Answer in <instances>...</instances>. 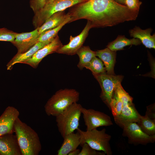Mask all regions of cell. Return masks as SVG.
<instances>
[{
  "instance_id": "6da1fadb",
  "label": "cell",
  "mask_w": 155,
  "mask_h": 155,
  "mask_svg": "<svg viewBox=\"0 0 155 155\" xmlns=\"http://www.w3.org/2000/svg\"><path fill=\"white\" fill-rule=\"evenodd\" d=\"M71 7L67 13L71 18L70 22L85 19L92 28L112 26L135 20L139 11L130 9L114 0H88Z\"/></svg>"
},
{
  "instance_id": "7a4b0ae2",
  "label": "cell",
  "mask_w": 155,
  "mask_h": 155,
  "mask_svg": "<svg viewBox=\"0 0 155 155\" xmlns=\"http://www.w3.org/2000/svg\"><path fill=\"white\" fill-rule=\"evenodd\" d=\"M14 131L22 155H38L42 146L37 133L19 117L14 124Z\"/></svg>"
},
{
  "instance_id": "3957f363",
  "label": "cell",
  "mask_w": 155,
  "mask_h": 155,
  "mask_svg": "<svg viewBox=\"0 0 155 155\" xmlns=\"http://www.w3.org/2000/svg\"><path fill=\"white\" fill-rule=\"evenodd\" d=\"M79 93L73 89H61L57 91L47 101L44 111L49 116L56 117L79 99Z\"/></svg>"
},
{
  "instance_id": "277c9868",
  "label": "cell",
  "mask_w": 155,
  "mask_h": 155,
  "mask_svg": "<svg viewBox=\"0 0 155 155\" xmlns=\"http://www.w3.org/2000/svg\"><path fill=\"white\" fill-rule=\"evenodd\" d=\"M82 107L75 103L56 117L57 125L63 138L78 128Z\"/></svg>"
},
{
  "instance_id": "5b68a950",
  "label": "cell",
  "mask_w": 155,
  "mask_h": 155,
  "mask_svg": "<svg viewBox=\"0 0 155 155\" xmlns=\"http://www.w3.org/2000/svg\"><path fill=\"white\" fill-rule=\"evenodd\" d=\"M76 130L81 136V146L86 143L93 149L103 152L105 154H112L109 143L111 136L106 133L105 129L100 130L96 129L84 131L78 128Z\"/></svg>"
},
{
  "instance_id": "8992f818",
  "label": "cell",
  "mask_w": 155,
  "mask_h": 155,
  "mask_svg": "<svg viewBox=\"0 0 155 155\" xmlns=\"http://www.w3.org/2000/svg\"><path fill=\"white\" fill-rule=\"evenodd\" d=\"M88 0H54L46 3L38 12L34 13L32 24L36 28L41 26L51 16L55 13L64 11L79 3Z\"/></svg>"
},
{
  "instance_id": "52a82bcc",
  "label": "cell",
  "mask_w": 155,
  "mask_h": 155,
  "mask_svg": "<svg viewBox=\"0 0 155 155\" xmlns=\"http://www.w3.org/2000/svg\"><path fill=\"white\" fill-rule=\"evenodd\" d=\"M114 93L121 100L123 104L120 115L114 119L116 123L125 121L137 123L141 115L133 103V98L123 89L121 83L117 85Z\"/></svg>"
},
{
  "instance_id": "ba28073f",
  "label": "cell",
  "mask_w": 155,
  "mask_h": 155,
  "mask_svg": "<svg viewBox=\"0 0 155 155\" xmlns=\"http://www.w3.org/2000/svg\"><path fill=\"white\" fill-rule=\"evenodd\" d=\"M117 125L123 129V136L127 137L128 143L130 144L146 145L155 141V135H150L146 134L136 122H123Z\"/></svg>"
},
{
  "instance_id": "9c48e42d",
  "label": "cell",
  "mask_w": 155,
  "mask_h": 155,
  "mask_svg": "<svg viewBox=\"0 0 155 155\" xmlns=\"http://www.w3.org/2000/svg\"><path fill=\"white\" fill-rule=\"evenodd\" d=\"M93 75L99 83L101 88L100 97L110 109L115 87L118 84L121 83L123 76L109 75L106 73Z\"/></svg>"
},
{
  "instance_id": "30bf717a",
  "label": "cell",
  "mask_w": 155,
  "mask_h": 155,
  "mask_svg": "<svg viewBox=\"0 0 155 155\" xmlns=\"http://www.w3.org/2000/svg\"><path fill=\"white\" fill-rule=\"evenodd\" d=\"M82 114L86 130H91L102 126L113 125L110 117L104 113L92 109H86L82 107Z\"/></svg>"
},
{
  "instance_id": "8fae6325",
  "label": "cell",
  "mask_w": 155,
  "mask_h": 155,
  "mask_svg": "<svg viewBox=\"0 0 155 155\" xmlns=\"http://www.w3.org/2000/svg\"><path fill=\"white\" fill-rule=\"evenodd\" d=\"M92 28L90 22H88L85 28L78 35L75 37L71 36L69 43L61 46L56 53L68 55H73L76 54L78 51L82 46L90 29Z\"/></svg>"
},
{
  "instance_id": "7c38bea8",
  "label": "cell",
  "mask_w": 155,
  "mask_h": 155,
  "mask_svg": "<svg viewBox=\"0 0 155 155\" xmlns=\"http://www.w3.org/2000/svg\"><path fill=\"white\" fill-rule=\"evenodd\" d=\"M63 44L57 35L49 43L38 50L29 59L22 63L28 64L36 68L41 60L48 55L56 53Z\"/></svg>"
},
{
  "instance_id": "4fadbf2b",
  "label": "cell",
  "mask_w": 155,
  "mask_h": 155,
  "mask_svg": "<svg viewBox=\"0 0 155 155\" xmlns=\"http://www.w3.org/2000/svg\"><path fill=\"white\" fill-rule=\"evenodd\" d=\"M39 35L38 28L29 32L17 33L12 43L18 49L17 54L24 53L31 48L38 42Z\"/></svg>"
},
{
  "instance_id": "5bb4252c",
  "label": "cell",
  "mask_w": 155,
  "mask_h": 155,
  "mask_svg": "<svg viewBox=\"0 0 155 155\" xmlns=\"http://www.w3.org/2000/svg\"><path fill=\"white\" fill-rule=\"evenodd\" d=\"M19 115V111L13 106L5 108L0 116V135L14 132V123Z\"/></svg>"
},
{
  "instance_id": "9a60e30c",
  "label": "cell",
  "mask_w": 155,
  "mask_h": 155,
  "mask_svg": "<svg viewBox=\"0 0 155 155\" xmlns=\"http://www.w3.org/2000/svg\"><path fill=\"white\" fill-rule=\"evenodd\" d=\"M0 155H22L16 135H0Z\"/></svg>"
},
{
  "instance_id": "2e32d148",
  "label": "cell",
  "mask_w": 155,
  "mask_h": 155,
  "mask_svg": "<svg viewBox=\"0 0 155 155\" xmlns=\"http://www.w3.org/2000/svg\"><path fill=\"white\" fill-rule=\"evenodd\" d=\"M152 31L151 28L142 30L136 26L129 32L131 36L139 39L146 47L155 49V34L151 35Z\"/></svg>"
},
{
  "instance_id": "e0dca14e",
  "label": "cell",
  "mask_w": 155,
  "mask_h": 155,
  "mask_svg": "<svg viewBox=\"0 0 155 155\" xmlns=\"http://www.w3.org/2000/svg\"><path fill=\"white\" fill-rule=\"evenodd\" d=\"M63 138V142L57 152V155H67L80 145L81 137L78 131L75 133H70Z\"/></svg>"
},
{
  "instance_id": "ac0fdd59",
  "label": "cell",
  "mask_w": 155,
  "mask_h": 155,
  "mask_svg": "<svg viewBox=\"0 0 155 155\" xmlns=\"http://www.w3.org/2000/svg\"><path fill=\"white\" fill-rule=\"evenodd\" d=\"M116 51L108 48L96 51V56L98 57L103 63L107 74L114 75V67L116 61Z\"/></svg>"
},
{
  "instance_id": "d6986e66",
  "label": "cell",
  "mask_w": 155,
  "mask_h": 155,
  "mask_svg": "<svg viewBox=\"0 0 155 155\" xmlns=\"http://www.w3.org/2000/svg\"><path fill=\"white\" fill-rule=\"evenodd\" d=\"M47 44L42 42H38L27 51L22 53L16 54L7 64V70H11L15 64L22 63L24 61L29 59L38 50Z\"/></svg>"
},
{
  "instance_id": "ffe728a7",
  "label": "cell",
  "mask_w": 155,
  "mask_h": 155,
  "mask_svg": "<svg viewBox=\"0 0 155 155\" xmlns=\"http://www.w3.org/2000/svg\"><path fill=\"white\" fill-rule=\"evenodd\" d=\"M69 16L64 11L55 13L48 18L40 27L38 28L39 34L47 30L55 28L61 24Z\"/></svg>"
},
{
  "instance_id": "44dd1931",
  "label": "cell",
  "mask_w": 155,
  "mask_h": 155,
  "mask_svg": "<svg viewBox=\"0 0 155 155\" xmlns=\"http://www.w3.org/2000/svg\"><path fill=\"white\" fill-rule=\"evenodd\" d=\"M137 38L128 39L124 35H119L114 41L110 42L107 46V48L113 51L124 50V47L129 45H138L141 44Z\"/></svg>"
},
{
  "instance_id": "7402d4cb",
  "label": "cell",
  "mask_w": 155,
  "mask_h": 155,
  "mask_svg": "<svg viewBox=\"0 0 155 155\" xmlns=\"http://www.w3.org/2000/svg\"><path fill=\"white\" fill-rule=\"evenodd\" d=\"M76 54L79 58L77 65L80 69H82L96 56V51L92 50L88 46H82L77 51Z\"/></svg>"
},
{
  "instance_id": "603a6c76",
  "label": "cell",
  "mask_w": 155,
  "mask_h": 155,
  "mask_svg": "<svg viewBox=\"0 0 155 155\" xmlns=\"http://www.w3.org/2000/svg\"><path fill=\"white\" fill-rule=\"evenodd\" d=\"M71 20V18L69 16L67 18L58 26L43 32L40 34L38 41L49 44L56 36L58 32L66 24L70 23Z\"/></svg>"
},
{
  "instance_id": "cb8c5ba5",
  "label": "cell",
  "mask_w": 155,
  "mask_h": 155,
  "mask_svg": "<svg viewBox=\"0 0 155 155\" xmlns=\"http://www.w3.org/2000/svg\"><path fill=\"white\" fill-rule=\"evenodd\" d=\"M137 123L146 134L150 135H155V120L152 119L145 115H141Z\"/></svg>"
},
{
  "instance_id": "d4e9b609",
  "label": "cell",
  "mask_w": 155,
  "mask_h": 155,
  "mask_svg": "<svg viewBox=\"0 0 155 155\" xmlns=\"http://www.w3.org/2000/svg\"><path fill=\"white\" fill-rule=\"evenodd\" d=\"M85 67L90 70L93 75L106 73L102 62L96 56L94 57Z\"/></svg>"
},
{
  "instance_id": "484cf974",
  "label": "cell",
  "mask_w": 155,
  "mask_h": 155,
  "mask_svg": "<svg viewBox=\"0 0 155 155\" xmlns=\"http://www.w3.org/2000/svg\"><path fill=\"white\" fill-rule=\"evenodd\" d=\"M17 34L6 28H0V41L9 42L12 43Z\"/></svg>"
},
{
  "instance_id": "4316f807",
  "label": "cell",
  "mask_w": 155,
  "mask_h": 155,
  "mask_svg": "<svg viewBox=\"0 0 155 155\" xmlns=\"http://www.w3.org/2000/svg\"><path fill=\"white\" fill-rule=\"evenodd\" d=\"M82 149L79 155H105L103 152H100L91 148L88 144L85 143L81 146Z\"/></svg>"
},
{
  "instance_id": "83f0119b",
  "label": "cell",
  "mask_w": 155,
  "mask_h": 155,
  "mask_svg": "<svg viewBox=\"0 0 155 155\" xmlns=\"http://www.w3.org/2000/svg\"><path fill=\"white\" fill-rule=\"evenodd\" d=\"M30 5L35 13L41 9L46 3V0H30Z\"/></svg>"
},
{
  "instance_id": "f1b7e54d",
  "label": "cell",
  "mask_w": 155,
  "mask_h": 155,
  "mask_svg": "<svg viewBox=\"0 0 155 155\" xmlns=\"http://www.w3.org/2000/svg\"><path fill=\"white\" fill-rule=\"evenodd\" d=\"M142 3L139 0H125V5L129 9L135 11H139Z\"/></svg>"
},
{
  "instance_id": "f546056e",
  "label": "cell",
  "mask_w": 155,
  "mask_h": 155,
  "mask_svg": "<svg viewBox=\"0 0 155 155\" xmlns=\"http://www.w3.org/2000/svg\"><path fill=\"white\" fill-rule=\"evenodd\" d=\"M146 109L145 115L152 119L155 120V104L148 106Z\"/></svg>"
},
{
  "instance_id": "4dcf8cb0",
  "label": "cell",
  "mask_w": 155,
  "mask_h": 155,
  "mask_svg": "<svg viewBox=\"0 0 155 155\" xmlns=\"http://www.w3.org/2000/svg\"><path fill=\"white\" fill-rule=\"evenodd\" d=\"M80 150L78 149H76L70 152L68 155H79Z\"/></svg>"
},
{
  "instance_id": "1f68e13d",
  "label": "cell",
  "mask_w": 155,
  "mask_h": 155,
  "mask_svg": "<svg viewBox=\"0 0 155 155\" xmlns=\"http://www.w3.org/2000/svg\"><path fill=\"white\" fill-rule=\"evenodd\" d=\"M117 3L124 5L125 4V0H114Z\"/></svg>"
},
{
  "instance_id": "d6a6232c",
  "label": "cell",
  "mask_w": 155,
  "mask_h": 155,
  "mask_svg": "<svg viewBox=\"0 0 155 155\" xmlns=\"http://www.w3.org/2000/svg\"><path fill=\"white\" fill-rule=\"evenodd\" d=\"M54 0H46V3L52 1Z\"/></svg>"
}]
</instances>
